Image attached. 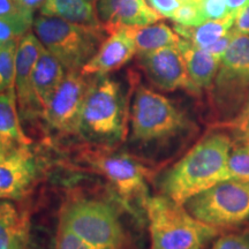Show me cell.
<instances>
[{
  "label": "cell",
  "instance_id": "obj_13",
  "mask_svg": "<svg viewBox=\"0 0 249 249\" xmlns=\"http://www.w3.org/2000/svg\"><path fill=\"white\" fill-rule=\"evenodd\" d=\"M44 45L36 34L27 33L18 42L15 58V91L21 120L42 117L43 111L37 101L33 86V71Z\"/></svg>",
  "mask_w": 249,
  "mask_h": 249
},
{
  "label": "cell",
  "instance_id": "obj_15",
  "mask_svg": "<svg viewBox=\"0 0 249 249\" xmlns=\"http://www.w3.org/2000/svg\"><path fill=\"white\" fill-rule=\"evenodd\" d=\"M96 13L107 33L124 27L148 26L161 18L147 0H96Z\"/></svg>",
  "mask_w": 249,
  "mask_h": 249
},
{
  "label": "cell",
  "instance_id": "obj_2",
  "mask_svg": "<svg viewBox=\"0 0 249 249\" xmlns=\"http://www.w3.org/2000/svg\"><path fill=\"white\" fill-rule=\"evenodd\" d=\"M130 142L141 147H163L195 133L186 112L170 98L138 85L129 111Z\"/></svg>",
  "mask_w": 249,
  "mask_h": 249
},
{
  "label": "cell",
  "instance_id": "obj_30",
  "mask_svg": "<svg viewBox=\"0 0 249 249\" xmlns=\"http://www.w3.org/2000/svg\"><path fill=\"white\" fill-rule=\"evenodd\" d=\"M147 2L160 17L167 18H172L177 9L181 6L179 0H147Z\"/></svg>",
  "mask_w": 249,
  "mask_h": 249
},
{
  "label": "cell",
  "instance_id": "obj_6",
  "mask_svg": "<svg viewBox=\"0 0 249 249\" xmlns=\"http://www.w3.org/2000/svg\"><path fill=\"white\" fill-rule=\"evenodd\" d=\"M59 222L97 249H127L128 236L116 209L95 197L74 196L61 207Z\"/></svg>",
  "mask_w": 249,
  "mask_h": 249
},
{
  "label": "cell",
  "instance_id": "obj_24",
  "mask_svg": "<svg viewBox=\"0 0 249 249\" xmlns=\"http://www.w3.org/2000/svg\"><path fill=\"white\" fill-rule=\"evenodd\" d=\"M34 13L24 14L18 18L0 17V44L18 40L34 26Z\"/></svg>",
  "mask_w": 249,
  "mask_h": 249
},
{
  "label": "cell",
  "instance_id": "obj_33",
  "mask_svg": "<svg viewBox=\"0 0 249 249\" xmlns=\"http://www.w3.org/2000/svg\"><path fill=\"white\" fill-rule=\"evenodd\" d=\"M233 30L239 35H249V4L236 13Z\"/></svg>",
  "mask_w": 249,
  "mask_h": 249
},
{
  "label": "cell",
  "instance_id": "obj_35",
  "mask_svg": "<svg viewBox=\"0 0 249 249\" xmlns=\"http://www.w3.org/2000/svg\"><path fill=\"white\" fill-rule=\"evenodd\" d=\"M227 7H229L231 13L236 14L241 8L249 4V0H225Z\"/></svg>",
  "mask_w": 249,
  "mask_h": 249
},
{
  "label": "cell",
  "instance_id": "obj_17",
  "mask_svg": "<svg viewBox=\"0 0 249 249\" xmlns=\"http://www.w3.org/2000/svg\"><path fill=\"white\" fill-rule=\"evenodd\" d=\"M177 46L181 52L187 71L194 85L201 91L210 90L216 79L220 59L207 50L197 48L187 39L181 38Z\"/></svg>",
  "mask_w": 249,
  "mask_h": 249
},
{
  "label": "cell",
  "instance_id": "obj_5",
  "mask_svg": "<svg viewBox=\"0 0 249 249\" xmlns=\"http://www.w3.org/2000/svg\"><path fill=\"white\" fill-rule=\"evenodd\" d=\"M76 160L86 170L107 180L124 204L139 202L144 205L148 198V180L152 171L141 158L124 151L112 150L107 145L83 148Z\"/></svg>",
  "mask_w": 249,
  "mask_h": 249
},
{
  "label": "cell",
  "instance_id": "obj_10",
  "mask_svg": "<svg viewBox=\"0 0 249 249\" xmlns=\"http://www.w3.org/2000/svg\"><path fill=\"white\" fill-rule=\"evenodd\" d=\"M42 172V160L31 144L0 140V200L22 201Z\"/></svg>",
  "mask_w": 249,
  "mask_h": 249
},
{
  "label": "cell",
  "instance_id": "obj_11",
  "mask_svg": "<svg viewBox=\"0 0 249 249\" xmlns=\"http://www.w3.org/2000/svg\"><path fill=\"white\" fill-rule=\"evenodd\" d=\"M89 80L81 71H70L52 95L42 118L61 135H79L80 119Z\"/></svg>",
  "mask_w": 249,
  "mask_h": 249
},
{
  "label": "cell",
  "instance_id": "obj_31",
  "mask_svg": "<svg viewBox=\"0 0 249 249\" xmlns=\"http://www.w3.org/2000/svg\"><path fill=\"white\" fill-rule=\"evenodd\" d=\"M235 35H236V33L233 30V28H232V29L230 30L225 36L222 37L219 40H217L214 44H213L208 49H204V50L209 51L211 54H213L214 57H217L218 59H222L223 54L225 53V51L227 50V48H229V45L231 44L232 39L234 38Z\"/></svg>",
  "mask_w": 249,
  "mask_h": 249
},
{
  "label": "cell",
  "instance_id": "obj_23",
  "mask_svg": "<svg viewBox=\"0 0 249 249\" xmlns=\"http://www.w3.org/2000/svg\"><path fill=\"white\" fill-rule=\"evenodd\" d=\"M231 179L249 182V141H233L229 157Z\"/></svg>",
  "mask_w": 249,
  "mask_h": 249
},
{
  "label": "cell",
  "instance_id": "obj_26",
  "mask_svg": "<svg viewBox=\"0 0 249 249\" xmlns=\"http://www.w3.org/2000/svg\"><path fill=\"white\" fill-rule=\"evenodd\" d=\"M174 23L181 26L194 27L204 22L201 11V4H183L177 9L172 18H170Z\"/></svg>",
  "mask_w": 249,
  "mask_h": 249
},
{
  "label": "cell",
  "instance_id": "obj_21",
  "mask_svg": "<svg viewBox=\"0 0 249 249\" xmlns=\"http://www.w3.org/2000/svg\"><path fill=\"white\" fill-rule=\"evenodd\" d=\"M126 28L135 43L138 54L147 53L166 46H177L181 39L174 29L165 23Z\"/></svg>",
  "mask_w": 249,
  "mask_h": 249
},
{
  "label": "cell",
  "instance_id": "obj_22",
  "mask_svg": "<svg viewBox=\"0 0 249 249\" xmlns=\"http://www.w3.org/2000/svg\"><path fill=\"white\" fill-rule=\"evenodd\" d=\"M235 15L231 13L222 21H205L194 27L174 23L173 28L181 38L189 40L192 44L200 49H208L232 29Z\"/></svg>",
  "mask_w": 249,
  "mask_h": 249
},
{
  "label": "cell",
  "instance_id": "obj_12",
  "mask_svg": "<svg viewBox=\"0 0 249 249\" xmlns=\"http://www.w3.org/2000/svg\"><path fill=\"white\" fill-rule=\"evenodd\" d=\"M139 66L149 82L161 91H183L200 96L202 91L189 77L178 46H166L138 54Z\"/></svg>",
  "mask_w": 249,
  "mask_h": 249
},
{
  "label": "cell",
  "instance_id": "obj_32",
  "mask_svg": "<svg viewBox=\"0 0 249 249\" xmlns=\"http://www.w3.org/2000/svg\"><path fill=\"white\" fill-rule=\"evenodd\" d=\"M28 13H31V12H27L21 8L15 0H0V17L18 18Z\"/></svg>",
  "mask_w": 249,
  "mask_h": 249
},
{
  "label": "cell",
  "instance_id": "obj_14",
  "mask_svg": "<svg viewBox=\"0 0 249 249\" xmlns=\"http://www.w3.org/2000/svg\"><path fill=\"white\" fill-rule=\"evenodd\" d=\"M107 34L108 37L103 40L97 52L81 68L83 75H108L128 64L138 53L135 43L126 27Z\"/></svg>",
  "mask_w": 249,
  "mask_h": 249
},
{
  "label": "cell",
  "instance_id": "obj_37",
  "mask_svg": "<svg viewBox=\"0 0 249 249\" xmlns=\"http://www.w3.org/2000/svg\"><path fill=\"white\" fill-rule=\"evenodd\" d=\"M247 107H249V97H248V101H247V104H246V107H245V108H247Z\"/></svg>",
  "mask_w": 249,
  "mask_h": 249
},
{
  "label": "cell",
  "instance_id": "obj_27",
  "mask_svg": "<svg viewBox=\"0 0 249 249\" xmlns=\"http://www.w3.org/2000/svg\"><path fill=\"white\" fill-rule=\"evenodd\" d=\"M213 249H249V227L220 235L214 241Z\"/></svg>",
  "mask_w": 249,
  "mask_h": 249
},
{
  "label": "cell",
  "instance_id": "obj_29",
  "mask_svg": "<svg viewBox=\"0 0 249 249\" xmlns=\"http://www.w3.org/2000/svg\"><path fill=\"white\" fill-rule=\"evenodd\" d=\"M223 128L231 132L233 141H249V107L244 108L240 114Z\"/></svg>",
  "mask_w": 249,
  "mask_h": 249
},
{
  "label": "cell",
  "instance_id": "obj_9",
  "mask_svg": "<svg viewBox=\"0 0 249 249\" xmlns=\"http://www.w3.org/2000/svg\"><path fill=\"white\" fill-rule=\"evenodd\" d=\"M183 205L193 217L219 231L238 229L249 223V182L225 180L192 196Z\"/></svg>",
  "mask_w": 249,
  "mask_h": 249
},
{
  "label": "cell",
  "instance_id": "obj_8",
  "mask_svg": "<svg viewBox=\"0 0 249 249\" xmlns=\"http://www.w3.org/2000/svg\"><path fill=\"white\" fill-rule=\"evenodd\" d=\"M36 36L67 71H81L97 52L107 31L102 26H86L59 18L40 15L34 21Z\"/></svg>",
  "mask_w": 249,
  "mask_h": 249
},
{
  "label": "cell",
  "instance_id": "obj_36",
  "mask_svg": "<svg viewBox=\"0 0 249 249\" xmlns=\"http://www.w3.org/2000/svg\"><path fill=\"white\" fill-rule=\"evenodd\" d=\"M180 2H181V5L183 4H201L202 0H179Z\"/></svg>",
  "mask_w": 249,
  "mask_h": 249
},
{
  "label": "cell",
  "instance_id": "obj_20",
  "mask_svg": "<svg viewBox=\"0 0 249 249\" xmlns=\"http://www.w3.org/2000/svg\"><path fill=\"white\" fill-rule=\"evenodd\" d=\"M0 140L33 144L31 139L24 133L21 124L15 88H11L0 93Z\"/></svg>",
  "mask_w": 249,
  "mask_h": 249
},
{
  "label": "cell",
  "instance_id": "obj_34",
  "mask_svg": "<svg viewBox=\"0 0 249 249\" xmlns=\"http://www.w3.org/2000/svg\"><path fill=\"white\" fill-rule=\"evenodd\" d=\"M15 1H17V4L20 6L21 8L24 9V11L34 13V11H35L36 8L42 7V6L44 5L46 0H15Z\"/></svg>",
  "mask_w": 249,
  "mask_h": 249
},
{
  "label": "cell",
  "instance_id": "obj_3",
  "mask_svg": "<svg viewBox=\"0 0 249 249\" xmlns=\"http://www.w3.org/2000/svg\"><path fill=\"white\" fill-rule=\"evenodd\" d=\"M126 104L123 87L117 80L108 75L93 76L83 102L79 135L107 147L123 141L128 119Z\"/></svg>",
  "mask_w": 249,
  "mask_h": 249
},
{
  "label": "cell",
  "instance_id": "obj_7",
  "mask_svg": "<svg viewBox=\"0 0 249 249\" xmlns=\"http://www.w3.org/2000/svg\"><path fill=\"white\" fill-rule=\"evenodd\" d=\"M211 91L218 127L226 126L244 110L249 97V35L236 34L220 59Z\"/></svg>",
  "mask_w": 249,
  "mask_h": 249
},
{
  "label": "cell",
  "instance_id": "obj_1",
  "mask_svg": "<svg viewBox=\"0 0 249 249\" xmlns=\"http://www.w3.org/2000/svg\"><path fill=\"white\" fill-rule=\"evenodd\" d=\"M232 136L223 130L208 133L165 171L160 178V194L183 204L198 193L231 179L229 157Z\"/></svg>",
  "mask_w": 249,
  "mask_h": 249
},
{
  "label": "cell",
  "instance_id": "obj_19",
  "mask_svg": "<svg viewBox=\"0 0 249 249\" xmlns=\"http://www.w3.org/2000/svg\"><path fill=\"white\" fill-rule=\"evenodd\" d=\"M40 14L71 23L102 26L96 13V0H46L40 7Z\"/></svg>",
  "mask_w": 249,
  "mask_h": 249
},
{
  "label": "cell",
  "instance_id": "obj_18",
  "mask_svg": "<svg viewBox=\"0 0 249 249\" xmlns=\"http://www.w3.org/2000/svg\"><path fill=\"white\" fill-rule=\"evenodd\" d=\"M67 71L51 52L44 49L33 71V86L42 111L66 76Z\"/></svg>",
  "mask_w": 249,
  "mask_h": 249
},
{
  "label": "cell",
  "instance_id": "obj_16",
  "mask_svg": "<svg viewBox=\"0 0 249 249\" xmlns=\"http://www.w3.org/2000/svg\"><path fill=\"white\" fill-rule=\"evenodd\" d=\"M18 202L0 200V249H30V213Z\"/></svg>",
  "mask_w": 249,
  "mask_h": 249
},
{
  "label": "cell",
  "instance_id": "obj_4",
  "mask_svg": "<svg viewBox=\"0 0 249 249\" xmlns=\"http://www.w3.org/2000/svg\"><path fill=\"white\" fill-rule=\"evenodd\" d=\"M143 208L151 249H203L220 233L193 217L185 205L163 194L148 196Z\"/></svg>",
  "mask_w": 249,
  "mask_h": 249
},
{
  "label": "cell",
  "instance_id": "obj_25",
  "mask_svg": "<svg viewBox=\"0 0 249 249\" xmlns=\"http://www.w3.org/2000/svg\"><path fill=\"white\" fill-rule=\"evenodd\" d=\"M55 249H97L88 242L81 239L66 225L59 222L57 238H55Z\"/></svg>",
  "mask_w": 249,
  "mask_h": 249
},
{
  "label": "cell",
  "instance_id": "obj_28",
  "mask_svg": "<svg viewBox=\"0 0 249 249\" xmlns=\"http://www.w3.org/2000/svg\"><path fill=\"white\" fill-rule=\"evenodd\" d=\"M201 11L205 21H222L231 14L225 0H202Z\"/></svg>",
  "mask_w": 249,
  "mask_h": 249
}]
</instances>
